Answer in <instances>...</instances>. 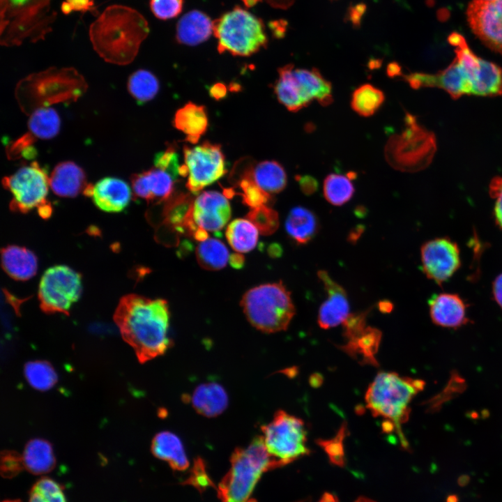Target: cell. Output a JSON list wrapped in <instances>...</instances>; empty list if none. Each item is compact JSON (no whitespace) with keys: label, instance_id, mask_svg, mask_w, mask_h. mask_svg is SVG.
Instances as JSON below:
<instances>
[{"label":"cell","instance_id":"cell-15","mask_svg":"<svg viewBox=\"0 0 502 502\" xmlns=\"http://www.w3.org/2000/svg\"><path fill=\"white\" fill-rule=\"evenodd\" d=\"M231 206L226 195L218 191H204L192 201L191 220L196 229L206 231L222 229L231 218Z\"/></svg>","mask_w":502,"mask_h":502},{"label":"cell","instance_id":"cell-23","mask_svg":"<svg viewBox=\"0 0 502 502\" xmlns=\"http://www.w3.org/2000/svg\"><path fill=\"white\" fill-rule=\"evenodd\" d=\"M195 411L208 418L221 414L228 406V395L218 383L208 382L198 386L190 396Z\"/></svg>","mask_w":502,"mask_h":502},{"label":"cell","instance_id":"cell-55","mask_svg":"<svg viewBox=\"0 0 502 502\" xmlns=\"http://www.w3.org/2000/svg\"><path fill=\"white\" fill-rule=\"evenodd\" d=\"M271 3H273L274 6H285L287 3H290V1L292 0H269Z\"/></svg>","mask_w":502,"mask_h":502},{"label":"cell","instance_id":"cell-48","mask_svg":"<svg viewBox=\"0 0 502 502\" xmlns=\"http://www.w3.org/2000/svg\"><path fill=\"white\" fill-rule=\"evenodd\" d=\"M492 289L495 302L502 309V273L498 275L494 280Z\"/></svg>","mask_w":502,"mask_h":502},{"label":"cell","instance_id":"cell-11","mask_svg":"<svg viewBox=\"0 0 502 502\" xmlns=\"http://www.w3.org/2000/svg\"><path fill=\"white\" fill-rule=\"evenodd\" d=\"M183 158L180 175L188 176L186 187L192 193H197L226 173L225 155L218 144L204 142L193 147L185 146Z\"/></svg>","mask_w":502,"mask_h":502},{"label":"cell","instance_id":"cell-25","mask_svg":"<svg viewBox=\"0 0 502 502\" xmlns=\"http://www.w3.org/2000/svg\"><path fill=\"white\" fill-rule=\"evenodd\" d=\"M213 33V22L204 13L192 10L185 14L176 26V39L181 44L197 45Z\"/></svg>","mask_w":502,"mask_h":502},{"label":"cell","instance_id":"cell-50","mask_svg":"<svg viewBox=\"0 0 502 502\" xmlns=\"http://www.w3.org/2000/svg\"><path fill=\"white\" fill-rule=\"evenodd\" d=\"M318 502H339L337 498L332 494L325 493ZM355 502H374L373 501L365 498L360 497Z\"/></svg>","mask_w":502,"mask_h":502},{"label":"cell","instance_id":"cell-34","mask_svg":"<svg viewBox=\"0 0 502 502\" xmlns=\"http://www.w3.org/2000/svg\"><path fill=\"white\" fill-rule=\"evenodd\" d=\"M196 257L201 268L217 271L227 265L230 257L227 248L221 241L208 238L197 245Z\"/></svg>","mask_w":502,"mask_h":502},{"label":"cell","instance_id":"cell-35","mask_svg":"<svg viewBox=\"0 0 502 502\" xmlns=\"http://www.w3.org/2000/svg\"><path fill=\"white\" fill-rule=\"evenodd\" d=\"M354 173L347 176L330 174L324 181V195L332 205L340 206L348 202L353 197L355 188L351 182Z\"/></svg>","mask_w":502,"mask_h":502},{"label":"cell","instance_id":"cell-9","mask_svg":"<svg viewBox=\"0 0 502 502\" xmlns=\"http://www.w3.org/2000/svg\"><path fill=\"white\" fill-rule=\"evenodd\" d=\"M49 178L45 169L36 161L4 177L2 184L13 196L12 210L25 213L37 208L43 217L49 216L50 205L47 199Z\"/></svg>","mask_w":502,"mask_h":502},{"label":"cell","instance_id":"cell-2","mask_svg":"<svg viewBox=\"0 0 502 502\" xmlns=\"http://www.w3.org/2000/svg\"><path fill=\"white\" fill-rule=\"evenodd\" d=\"M425 386L424 381L400 376L392 372H379L365 396L367 408L374 417L383 419V429L395 431L404 447L407 441L402 431L410 414V404Z\"/></svg>","mask_w":502,"mask_h":502},{"label":"cell","instance_id":"cell-49","mask_svg":"<svg viewBox=\"0 0 502 502\" xmlns=\"http://www.w3.org/2000/svg\"><path fill=\"white\" fill-rule=\"evenodd\" d=\"M67 11L72 9L74 10H84L87 8L89 5V0H67Z\"/></svg>","mask_w":502,"mask_h":502},{"label":"cell","instance_id":"cell-37","mask_svg":"<svg viewBox=\"0 0 502 502\" xmlns=\"http://www.w3.org/2000/svg\"><path fill=\"white\" fill-rule=\"evenodd\" d=\"M160 89L158 78L150 71L140 69L132 73L128 80V90L138 104L152 100Z\"/></svg>","mask_w":502,"mask_h":502},{"label":"cell","instance_id":"cell-42","mask_svg":"<svg viewBox=\"0 0 502 502\" xmlns=\"http://www.w3.org/2000/svg\"><path fill=\"white\" fill-rule=\"evenodd\" d=\"M154 166L170 172L176 178L180 175L178 155L172 145L155 155Z\"/></svg>","mask_w":502,"mask_h":502},{"label":"cell","instance_id":"cell-14","mask_svg":"<svg viewBox=\"0 0 502 502\" xmlns=\"http://www.w3.org/2000/svg\"><path fill=\"white\" fill-rule=\"evenodd\" d=\"M28 121V132L8 145L10 154L15 158L33 155V144L36 139H50L59 132L61 119L52 107H40L32 112Z\"/></svg>","mask_w":502,"mask_h":502},{"label":"cell","instance_id":"cell-20","mask_svg":"<svg viewBox=\"0 0 502 502\" xmlns=\"http://www.w3.org/2000/svg\"><path fill=\"white\" fill-rule=\"evenodd\" d=\"M429 315L432 322L448 328H458L469 322L467 305L457 294L441 292L429 300Z\"/></svg>","mask_w":502,"mask_h":502},{"label":"cell","instance_id":"cell-1","mask_svg":"<svg viewBox=\"0 0 502 502\" xmlns=\"http://www.w3.org/2000/svg\"><path fill=\"white\" fill-rule=\"evenodd\" d=\"M114 320L140 363L162 355L169 347V311L163 299L126 295L120 300Z\"/></svg>","mask_w":502,"mask_h":502},{"label":"cell","instance_id":"cell-44","mask_svg":"<svg viewBox=\"0 0 502 502\" xmlns=\"http://www.w3.org/2000/svg\"><path fill=\"white\" fill-rule=\"evenodd\" d=\"M489 195L494 199L493 215L496 225L502 230V177L496 176L492 179Z\"/></svg>","mask_w":502,"mask_h":502},{"label":"cell","instance_id":"cell-17","mask_svg":"<svg viewBox=\"0 0 502 502\" xmlns=\"http://www.w3.org/2000/svg\"><path fill=\"white\" fill-rule=\"evenodd\" d=\"M91 198L100 210L118 213L124 210L132 197V190L125 181L116 177H105L94 184H88L84 192Z\"/></svg>","mask_w":502,"mask_h":502},{"label":"cell","instance_id":"cell-33","mask_svg":"<svg viewBox=\"0 0 502 502\" xmlns=\"http://www.w3.org/2000/svg\"><path fill=\"white\" fill-rule=\"evenodd\" d=\"M259 232L248 219L238 218L228 225L225 234L230 246L237 252L244 253L254 248Z\"/></svg>","mask_w":502,"mask_h":502},{"label":"cell","instance_id":"cell-3","mask_svg":"<svg viewBox=\"0 0 502 502\" xmlns=\"http://www.w3.org/2000/svg\"><path fill=\"white\" fill-rule=\"evenodd\" d=\"M84 78L74 68H49L18 82L15 97L27 115L40 107L76 101L86 91Z\"/></svg>","mask_w":502,"mask_h":502},{"label":"cell","instance_id":"cell-29","mask_svg":"<svg viewBox=\"0 0 502 502\" xmlns=\"http://www.w3.org/2000/svg\"><path fill=\"white\" fill-rule=\"evenodd\" d=\"M294 69L292 64L280 68L273 89L278 101L289 111L295 112L308 105L304 100Z\"/></svg>","mask_w":502,"mask_h":502},{"label":"cell","instance_id":"cell-16","mask_svg":"<svg viewBox=\"0 0 502 502\" xmlns=\"http://www.w3.org/2000/svg\"><path fill=\"white\" fill-rule=\"evenodd\" d=\"M404 79L414 89L436 87L447 91L454 100L462 95L472 94V82L456 58L446 68L439 73H412L404 75Z\"/></svg>","mask_w":502,"mask_h":502},{"label":"cell","instance_id":"cell-54","mask_svg":"<svg viewBox=\"0 0 502 502\" xmlns=\"http://www.w3.org/2000/svg\"><path fill=\"white\" fill-rule=\"evenodd\" d=\"M379 308L382 312H390L393 308V305L389 301H381L379 303Z\"/></svg>","mask_w":502,"mask_h":502},{"label":"cell","instance_id":"cell-10","mask_svg":"<svg viewBox=\"0 0 502 502\" xmlns=\"http://www.w3.org/2000/svg\"><path fill=\"white\" fill-rule=\"evenodd\" d=\"M82 291L79 273L66 265L52 266L44 272L39 283L40 306L45 312L67 313Z\"/></svg>","mask_w":502,"mask_h":502},{"label":"cell","instance_id":"cell-19","mask_svg":"<svg viewBox=\"0 0 502 502\" xmlns=\"http://www.w3.org/2000/svg\"><path fill=\"white\" fill-rule=\"evenodd\" d=\"M177 178L170 172L153 166L131 176L134 195L148 201H161L172 194L174 181Z\"/></svg>","mask_w":502,"mask_h":502},{"label":"cell","instance_id":"cell-21","mask_svg":"<svg viewBox=\"0 0 502 502\" xmlns=\"http://www.w3.org/2000/svg\"><path fill=\"white\" fill-rule=\"evenodd\" d=\"M50 187L53 192L62 197H74L87 186L84 171L73 161L57 164L50 176Z\"/></svg>","mask_w":502,"mask_h":502},{"label":"cell","instance_id":"cell-41","mask_svg":"<svg viewBox=\"0 0 502 502\" xmlns=\"http://www.w3.org/2000/svg\"><path fill=\"white\" fill-rule=\"evenodd\" d=\"M238 185L245 204L251 208L266 205L272 199V195L259 188L251 179L241 174Z\"/></svg>","mask_w":502,"mask_h":502},{"label":"cell","instance_id":"cell-43","mask_svg":"<svg viewBox=\"0 0 502 502\" xmlns=\"http://www.w3.org/2000/svg\"><path fill=\"white\" fill-rule=\"evenodd\" d=\"M151 9L155 17L168 20L176 17L183 8V0H151Z\"/></svg>","mask_w":502,"mask_h":502},{"label":"cell","instance_id":"cell-27","mask_svg":"<svg viewBox=\"0 0 502 502\" xmlns=\"http://www.w3.org/2000/svg\"><path fill=\"white\" fill-rule=\"evenodd\" d=\"M294 72L307 105L313 100L322 106H328L333 102L331 84L318 69L294 68Z\"/></svg>","mask_w":502,"mask_h":502},{"label":"cell","instance_id":"cell-51","mask_svg":"<svg viewBox=\"0 0 502 502\" xmlns=\"http://www.w3.org/2000/svg\"><path fill=\"white\" fill-rule=\"evenodd\" d=\"M387 73L391 77L399 76L402 75L401 68L397 63H390L388 66Z\"/></svg>","mask_w":502,"mask_h":502},{"label":"cell","instance_id":"cell-36","mask_svg":"<svg viewBox=\"0 0 502 502\" xmlns=\"http://www.w3.org/2000/svg\"><path fill=\"white\" fill-rule=\"evenodd\" d=\"M385 100L384 93L372 84H365L358 87L352 93L351 106L362 116L375 114Z\"/></svg>","mask_w":502,"mask_h":502},{"label":"cell","instance_id":"cell-28","mask_svg":"<svg viewBox=\"0 0 502 502\" xmlns=\"http://www.w3.org/2000/svg\"><path fill=\"white\" fill-rule=\"evenodd\" d=\"M151 452L157 458L167 462L174 470L183 471L189 467L190 463L181 439L171 432H160L154 436Z\"/></svg>","mask_w":502,"mask_h":502},{"label":"cell","instance_id":"cell-4","mask_svg":"<svg viewBox=\"0 0 502 502\" xmlns=\"http://www.w3.org/2000/svg\"><path fill=\"white\" fill-rule=\"evenodd\" d=\"M278 466L261 436L253 439L246 448H236L231 457V467L218 486L221 502H254L251 495L261 475Z\"/></svg>","mask_w":502,"mask_h":502},{"label":"cell","instance_id":"cell-12","mask_svg":"<svg viewBox=\"0 0 502 502\" xmlns=\"http://www.w3.org/2000/svg\"><path fill=\"white\" fill-rule=\"evenodd\" d=\"M420 257L424 273L439 285L452 277L461 266L459 246L448 237L425 242L420 249Z\"/></svg>","mask_w":502,"mask_h":502},{"label":"cell","instance_id":"cell-57","mask_svg":"<svg viewBox=\"0 0 502 502\" xmlns=\"http://www.w3.org/2000/svg\"><path fill=\"white\" fill-rule=\"evenodd\" d=\"M482 1H494V0H482Z\"/></svg>","mask_w":502,"mask_h":502},{"label":"cell","instance_id":"cell-18","mask_svg":"<svg viewBox=\"0 0 502 502\" xmlns=\"http://www.w3.org/2000/svg\"><path fill=\"white\" fill-rule=\"evenodd\" d=\"M317 275L327 293L319 310L318 324L321 328L328 329L344 322L350 314L349 303L345 289L327 271L320 270Z\"/></svg>","mask_w":502,"mask_h":502},{"label":"cell","instance_id":"cell-56","mask_svg":"<svg viewBox=\"0 0 502 502\" xmlns=\"http://www.w3.org/2000/svg\"><path fill=\"white\" fill-rule=\"evenodd\" d=\"M3 502H21V501H20L18 500H6Z\"/></svg>","mask_w":502,"mask_h":502},{"label":"cell","instance_id":"cell-46","mask_svg":"<svg viewBox=\"0 0 502 502\" xmlns=\"http://www.w3.org/2000/svg\"><path fill=\"white\" fill-rule=\"evenodd\" d=\"M193 473L189 478L190 484L199 489H204L212 485L211 479L206 474L204 462L197 459L194 465Z\"/></svg>","mask_w":502,"mask_h":502},{"label":"cell","instance_id":"cell-38","mask_svg":"<svg viewBox=\"0 0 502 502\" xmlns=\"http://www.w3.org/2000/svg\"><path fill=\"white\" fill-rule=\"evenodd\" d=\"M24 372L29 385L38 390L50 389L57 381L54 368L46 361L29 362L24 365Z\"/></svg>","mask_w":502,"mask_h":502},{"label":"cell","instance_id":"cell-8","mask_svg":"<svg viewBox=\"0 0 502 502\" xmlns=\"http://www.w3.org/2000/svg\"><path fill=\"white\" fill-rule=\"evenodd\" d=\"M261 432L268 453L280 466L310 452L303 421L283 410L276 411L271 421L261 427Z\"/></svg>","mask_w":502,"mask_h":502},{"label":"cell","instance_id":"cell-31","mask_svg":"<svg viewBox=\"0 0 502 502\" xmlns=\"http://www.w3.org/2000/svg\"><path fill=\"white\" fill-rule=\"evenodd\" d=\"M24 468L34 475L50 472L56 460L51 444L42 439H34L25 446L22 455Z\"/></svg>","mask_w":502,"mask_h":502},{"label":"cell","instance_id":"cell-30","mask_svg":"<svg viewBox=\"0 0 502 502\" xmlns=\"http://www.w3.org/2000/svg\"><path fill=\"white\" fill-rule=\"evenodd\" d=\"M285 229L296 243L305 245L317 235L319 230V222L316 215L310 209L303 206H296L289 213Z\"/></svg>","mask_w":502,"mask_h":502},{"label":"cell","instance_id":"cell-32","mask_svg":"<svg viewBox=\"0 0 502 502\" xmlns=\"http://www.w3.org/2000/svg\"><path fill=\"white\" fill-rule=\"evenodd\" d=\"M472 95H502V68L480 58V66L473 81Z\"/></svg>","mask_w":502,"mask_h":502},{"label":"cell","instance_id":"cell-24","mask_svg":"<svg viewBox=\"0 0 502 502\" xmlns=\"http://www.w3.org/2000/svg\"><path fill=\"white\" fill-rule=\"evenodd\" d=\"M1 265L13 279L27 280L37 271L38 260L33 252L18 245H8L1 250Z\"/></svg>","mask_w":502,"mask_h":502},{"label":"cell","instance_id":"cell-53","mask_svg":"<svg viewBox=\"0 0 502 502\" xmlns=\"http://www.w3.org/2000/svg\"><path fill=\"white\" fill-rule=\"evenodd\" d=\"M211 89V94L217 98L222 97L225 94V89L222 85L216 84Z\"/></svg>","mask_w":502,"mask_h":502},{"label":"cell","instance_id":"cell-5","mask_svg":"<svg viewBox=\"0 0 502 502\" xmlns=\"http://www.w3.org/2000/svg\"><path fill=\"white\" fill-rule=\"evenodd\" d=\"M241 305L248 321L264 333L286 330L295 314L291 294L281 282L249 289L243 296Z\"/></svg>","mask_w":502,"mask_h":502},{"label":"cell","instance_id":"cell-7","mask_svg":"<svg viewBox=\"0 0 502 502\" xmlns=\"http://www.w3.org/2000/svg\"><path fill=\"white\" fill-rule=\"evenodd\" d=\"M219 52L250 56L267 43L263 23L250 12L236 7L213 22Z\"/></svg>","mask_w":502,"mask_h":502},{"label":"cell","instance_id":"cell-40","mask_svg":"<svg viewBox=\"0 0 502 502\" xmlns=\"http://www.w3.org/2000/svg\"><path fill=\"white\" fill-rule=\"evenodd\" d=\"M247 219L264 235L272 234L279 226L277 213L266 205L251 208L247 215Z\"/></svg>","mask_w":502,"mask_h":502},{"label":"cell","instance_id":"cell-26","mask_svg":"<svg viewBox=\"0 0 502 502\" xmlns=\"http://www.w3.org/2000/svg\"><path fill=\"white\" fill-rule=\"evenodd\" d=\"M206 109L189 102L178 109L174 118V126L185 135V140L192 144H197L205 134L208 128Z\"/></svg>","mask_w":502,"mask_h":502},{"label":"cell","instance_id":"cell-39","mask_svg":"<svg viewBox=\"0 0 502 502\" xmlns=\"http://www.w3.org/2000/svg\"><path fill=\"white\" fill-rule=\"evenodd\" d=\"M29 502H66L60 485L51 478L44 477L32 487Z\"/></svg>","mask_w":502,"mask_h":502},{"label":"cell","instance_id":"cell-13","mask_svg":"<svg viewBox=\"0 0 502 502\" xmlns=\"http://www.w3.org/2000/svg\"><path fill=\"white\" fill-rule=\"evenodd\" d=\"M466 16L471 30L480 40L502 54V0H472Z\"/></svg>","mask_w":502,"mask_h":502},{"label":"cell","instance_id":"cell-22","mask_svg":"<svg viewBox=\"0 0 502 502\" xmlns=\"http://www.w3.org/2000/svg\"><path fill=\"white\" fill-rule=\"evenodd\" d=\"M259 188L272 195L282 191L287 183V174L283 167L275 160L248 162L242 171Z\"/></svg>","mask_w":502,"mask_h":502},{"label":"cell","instance_id":"cell-6","mask_svg":"<svg viewBox=\"0 0 502 502\" xmlns=\"http://www.w3.org/2000/svg\"><path fill=\"white\" fill-rule=\"evenodd\" d=\"M436 150L434 135L407 113L405 128L390 137L385 146V158L394 169L415 172L427 167Z\"/></svg>","mask_w":502,"mask_h":502},{"label":"cell","instance_id":"cell-52","mask_svg":"<svg viewBox=\"0 0 502 502\" xmlns=\"http://www.w3.org/2000/svg\"><path fill=\"white\" fill-rule=\"evenodd\" d=\"M230 263L234 268H240L243 264L244 259L242 255L239 254H232L229 257Z\"/></svg>","mask_w":502,"mask_h":502},{"label":"cell","instance_id":"cell-47","mask_svg":"<svg viewBox=\"0 0 502 502\" xmlns=\"http://www.w3.org/2000/svg\"><path fill=\"white\" fill-rule=\"evenodd\" d=\"M299 183L301 191L306 195H311L318 189V182L312 176L309 175L296 176Z\"/></svg>","mask_w":502,"mask_h":502},{"label":"cell","instance_id":"cell-45","mask_svg":"<svg viewBox=\"0 0 502 502\" xmlns=\"http://www.w3.org/2000/svg\"><path fill=\"white\" fill-rule=\"evenodd\" d=\"M24 467L22 456L17 452L6 451L1 457V473L10 478L19 473Z\"/></svg>","mask_w":502,"mask_h":502}]
</instances>
